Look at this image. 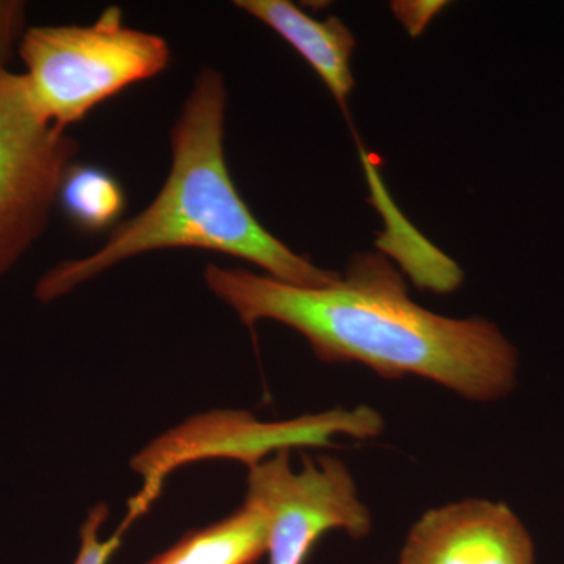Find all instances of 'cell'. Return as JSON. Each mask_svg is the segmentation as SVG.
Returning a JSON list of instances; mask_svg holds the SVG:
<instances>
[{"mask_svg":"<svg viewBox=\"0 0 564 564\" xmlns=\"http://www.w3.org/2000/svg\"><path fill=\"white\" fill-rule=\"evenodd\" d=\"M245 500L265 514L269 564H304L329 530H344L356 540L372 530V516L350 470L333 456L304 455L295 473L289 451L276 452L250 467Z\"/></svg>","mask_w":564,"mask_h":564,"instance_id":"6","label":"cell"},{"mask_svg":"<svg viewBox=\"0 0 564 564\" xmlns=\"http://www.w3.org/2000/svg\"><path fill=\"white\" fill-rule=\"evenodd\" d=\"M267 543L265 514L245 500L228 518L188 532L148 564H254L267 555Z\"/></svg>","mask_w":564,"mask_h":564,"instance_id":"9","label":"cell"},{"mask_svg":"<svg viewBox=\"0 0 564 564\" xmlns=\"http://www.w3.org/2000/svg\"><path fill=\"white\" fill-rule=\"evenodd\" d=\"M383 430V419L367 406L307 414L285 422H261L245 411H212L181 423L158 437L132 459L144 480L143 491L131 508V519L143 513L161 492L163 480L184 464L210 458H229L256 466L280 451L322 447L334 437H375Z\"/></svg>","mask_w":564,"mask_h":564,"instance_id":"4","label":"cell"},{"mask_svg":"<svg viewBox=\"0 0 564 564\" xmlns=\"http://www.w3.org/2000/svg\"><path fill=\"white\" fill-rule=\"evenodd\" d=\"M107 518H109V507L106 503H98L91 508L80 529V551L74 564H106L113 552L120 547L122 529L110 540H99V530Z\"/></svg>","mask_w":564,"mask_h":564,"instance_id":"11","label":"cell"},{"mask_svg":"<svg viewBox=\"0 0 564 564\" xmlns=\"http://www.w3.org/2000/svg\"><path fill=\"white\" fill-rule=\"evenodd\" d=\"M25 7L20 0H0V63L7 66L20 46L25 29Z\"/></svg>","mask_w":564,"mask_h":564,"instance_id":"12","label":"cell"},{"mask_svg":"<svg viewBox=\"0 0 564 564\" xmlns=\"http://www.w3.org/2000/svg\"><path fill=\"white\" fill-rule=\"evenodd\" d=\"M79 143L40 117L22 74L0 63V276L50 225Z\"/></svg>","mask_w":564,"mask_h":564,"instance_id":"5","label":"cell"},{"mask_svg":"<svg viewBox=\"0 0 564 564\" xmlns=\"http://www.w3.org/2000/svg\"><path fill=\"white\" fill-rule=\"evenodd\" d=\"M204 281L245 325L274 321L306 337L325 362H361L384 378H426L475 402L514 388L518 351L492 322L443 317L408 295L402 274L378 254H358L339 280L300 288L209 263Z\"/></svg>","mask_w":564,"mask_h":564,"instance_id":"1","label":"cell"},{"mask_svg":"<svg viewBox=\"0 0 564 564\" xmlns=\"http://www.w3.org/2000/svg\"><path fill=\"white\" fill-rule=\"evenodd\" d=\"M57 203L76 228L98 232L120 220L126 193L120 181L106 170L73 163L63 174Z\"/></svg>","mask_w":564,"mask_h":564,"instance_id":"10","label":"cell"},{"mask_svg":"<svg viewBox=\"0 0 564 564\" xmlns=\"http://www.w3.org/2000/svg\"><path fill=\"white\" fill-rule=\"evenodd\" d=\"M237 9L247 11L292 44L322 77L340 109L355 88L350 62L356 40L339 18L317 21L288 0H237Z\"/></svg>","mask_w":564,"mask_h":564,"instance_id":"8","label":"cell"},{"mask_svg":"<svg viewBox=\"0 0 564 564\" xmlns=\"http://www.w3.org/2000/svg\"><path fill=\"white\" fill-rule=\"evenodd\" d=\"M228 90L220 70L203 68L172 131V169L154 202L118 223L87 258L63 261L43 274L35 296L55 302L118 263L158 250L196 248L261 267L274 280L323 288L340 273L323 270L267 231L243 202L225 154Z\"/></svg>","mask_w":564,"mask_h":564,"instance_id":"2","label":"cell"},{"mask_svg":"<svg viewBox=\"0 0 564 564\" xmlns=\"http://www.w3.org/2000/svg\"><path fill=\"white\" fill-rule=\"evenodd\" d=\"M399 564H534V547L507 505L469 499L423 514Z\"/></svg>","mask_w":564,"mask_h":564,"instance_id":"7","label":"cell"},{"mask_svg":"<svg viewBox=\"0 0 564 564\" xmlns=\"http://www.w3.org/2000/svg\"><path fill=\"white\" fill-rule=\"evenodd\" d=\"M18 52L33 106L44 121L65 131L172 62L166 40L126 25L118 7L104 10L91 25L29 28Z\"/></svg>","mask_w":564,"mask_h":564,"instance_id":"3","label":"cell"}]
</instances>
